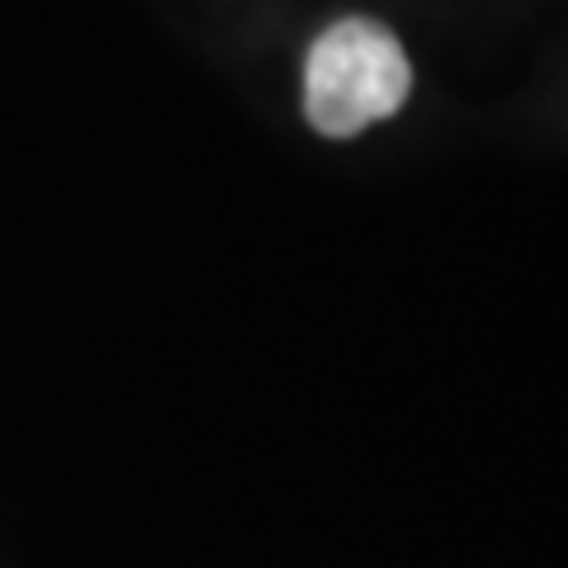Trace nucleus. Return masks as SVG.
Wrapping results in <instances>:
<instances>
[{
    "label": "nucleus",
    "mask_w": 568,
    "mask_h": 568,
    "mask_svg": "<svg viewBox=\"0 0 568 568\" xmlns=\"http://www.w3.org/2000/svg\"><path fill=\"white\" fill-rule=\"evenodd\" d=\"M413 67L403 43L375 20H336L317 33L304 62V114L323 138H355L403 110Z\"/></svg>",
    "instance_id": "f257e3e1"
}]
</instances>
